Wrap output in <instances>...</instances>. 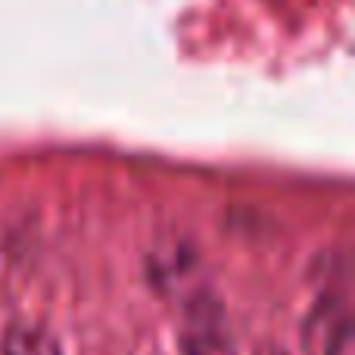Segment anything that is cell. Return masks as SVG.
Here are the masks:
<instances>
[{
	"mask_svg": "<svg viewBox=\"0 0 355 355\" xmlns=\"http://www.w3.org/2000/svg\"><path fill=\"white\" fill-rule=\"evenodd\" d=\"M312 346L318 355H352V321L346 306H327L312 324Z\"/></svg>",
	"mask_w": 355,
	"mask_h": 355,
	"instance_id": "2",
	"label": "cell"
},
{
	"mask_svg": "<svg viewBox=\"0 0 355 355\" xmlns=\"http://www.w3.org/2000/svg\"><path fill=\"white\" fill-rule=\"evenodd\" d=\"M275 355H287V352H275Z\"/></svg>",
	"mask_w": 355,
	"mask_h": 355,
	"instance_id": "4",
	"label": "cell"
},
{
	"mask_svg": "<svg viewBox=\"0 0 355 355\" xmlns=\"http://www.w3.org/2000/svg\"><path fill=\"white\" fill-rule=\"evenodd\" d=\"M184 324H181V346L187 355H234L227 340V321L221 315L218 302L209 293H196L184 302Z\"/></svg>",
	"mask_w": 355,
	"mask_h": 355,
	"instance_id": "1",
	"label": "cell"
},
{
	"mask_svg": "<svg viewBox=\"0 0 355 355\" xmlns=\"http://www.w3.org/2000/svg\"><path fill=\"white\" fill-rule=\"evenodd\" d=\"M3 355H62L60 343L37 324H10L0 340Z\"/></svg>",
	"mask_w": 355,
	"mask_h": 355,
	"instance_id": "3",
	"label": "cell"
}]
</instances>
